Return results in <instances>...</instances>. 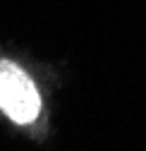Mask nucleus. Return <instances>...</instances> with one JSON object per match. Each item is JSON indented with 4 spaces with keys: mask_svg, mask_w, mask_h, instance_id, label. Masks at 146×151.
I'll return each instance as SVG.
<instances>
[{
    "mask_svg": "<svg viewBox=\"0 0 146 151\" xmlns=\"http://www.w3.org/2000/svg\"><path fill=\"white\" fill-rule=\"evenodd\" d=\"M0 110L14 125H34L41 115V93L17 63L0 58Z\"/></svg>",
    "mask_w": 146,
    "mask_h": 151,
    "instance_id": "f257e3e1",
    "label": "nucleus"
}]
</instances>
